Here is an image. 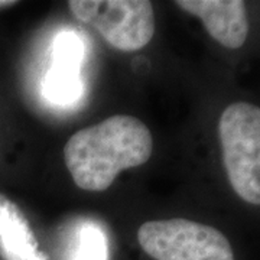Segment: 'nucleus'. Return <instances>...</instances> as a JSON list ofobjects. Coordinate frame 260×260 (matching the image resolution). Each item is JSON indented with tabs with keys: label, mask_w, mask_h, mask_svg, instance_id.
Wrapping results in <instances>:
<instances>
[{
	"label": "nucleus",
	"mask_w": 260,
	"mask_h": 260,
	"mask_svg": "<svg viewBox=\"0 0 260 260\" xmlns=\"http://www.w3.org/2000/svg\"><path fill=\"white\" fill-rule=\"evenodd\" d=\"M152 150L148 126L133 116L116 114L75 132L65 143L64 160L75 185L102 192L121 171L146 164Z\"/></svg>",
	"instance_id": "1"
},
{
	"label": "nucleus",
	"mask_w": 260,
	"mask_h": 260,
	"mask_svg": "<svg viewBox=\"0 0 260 260\" xmlns=\"http://www.w3.org/2000/svg\"><path fill=\"white\" fill-rule=\"evenodd\" d=\"M218 136L234 192L249 204L260 205V107L246 102L225 107Z\"/></svg>",
	"instance_id": "2"
},
{
	"label": "nucleus",
	"mask_w": 260,
	"mask_h": 260,
	"mask_svg": "<svg viewBox=\"0 0 260 260\" xmlns=\"http://www.w3.org/2000/svg\"><path fill=\"white\" fill-rule=\"evenodd\" d=\"M138 242L155 260H234L223 233L185 218L146 221L138 230Z\"/></svg>",
	"instance_id": "3"
},
{
	"label": "nucleus",
	"mask_w": 260,
	"mask_h": 260,
	"mask_svg": "<svg viewBox=\"0 0 260 260\" xmlns=\"http://www.w3.org/2000/svg\"><path fill=\"white\" fill-rule=\"evenodd\" d=\"M68 6L75 18L123 52L146 47L155 34V13L148 0H71Z\"/></svg>",
	"instance_id": "4"
},
{
	"label": "nucleus",
	"mask_w": 260,
	"mask_h": 260,
	"mask_svg": "<svg viewBox=\"0 0 260 260\" xmlns=\"http://www.w3.org/2000/svg\"><path fill=\"white\" fill-rule=\"evenodd\" d=\"M177 6L194 15L218 44L239 49L249 35V19L242 0H178Z\"/></svg>",
	"instance_id": "5"
},
{
	"label": "nucleus",
	"mask_w": 260,
	"mask_h": 260,
	"mask_svg": "<svg viewBox=\"0 0 260 260\" xmlns=\"http://www.w3.org/2000/svg\"><path fill=\"white\" fill-rule=\"evenodd\" d=\"M0 256L3 260H48L23 213L0 194Z\"/></svg>",
	"instance_id": "6"
},
{
	"label": "nucleus",
	"mask_w": 260,
	"mask_h": 260,
	"mask_svg": "<svg viewBox=\"0 0 260 260\" xmlns=\"http://www.w3.org/2000/svg\"><path fill=\"white\" fill-rule=\"evenodd\" d=\"M44 94L56 106H73L80 102L84 94L80 71L51 67L44 78Z\"/></svg>",
	"instance_id": "7"
},
{
	"label": "nucleus",
	"mask_w": 260,
	"mask_h": 260,
	"mask_svg": "<svg viewBox=\"0 0 260 260\" xmlns=\"http://www.w3.org/2000/svg\"><path fill=\"white\" fill-rule=\"evenodd\" d=\"M85 56L83 38L73 30L59 32L51 45V67L80 71Z\"/></svg>",
	"instance_id": "8"
},
{
	"label": "nucleus",
	"mask_w": 260,
	"mask_h": 260,
	"mask_svg": "<svg viewBox=\"0 0 260 260\" xmlns=\"http://www.w3.org/2000/svg\"><path fill=\"white\" fill-rule=\"evenodd\" d=\"M68 260H109V243L102 229L84 224L77 233Z\"/></svg>",
	"instance_id": "9"
},
{
	"label": "nucleus",
	"mask_w": 260,
	"mask_h": 260,
	"mask_svg": "<svg viewBox=\"0 0 260 260\" xmlns=\"http://www.w3.org/2000/svg\"><path fill=\"white\" fill-rule=\"evenodd\" d=\"M13 5H16V2H13V0H0V9L9 8V6H13Z\"/></svg>",
	"instance_id": "10"
}]
</instances>
